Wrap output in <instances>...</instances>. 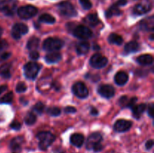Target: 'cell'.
Listing matches in <instances>:
<instances>
[{"mask_svg": "<svg viewBox=\"0 0 154 153\" xmlns=\"http://www.w3.org/2000/svg\"><path fill=\"white\" fill-rule=\"evenodd\" d=\"M102 136L100 133L96 132L90 135L87 141V148L89 150H93L96 152H100L103 149V146L101 144Z\"/></svg>", "mask_w": 154, "mask_h": 153, "instance_id": "obj_1", "label": "cell"}, {"mask_svg": "<svg viewBox=\"0 0 154 153\" xmlns=\"http://www.w3.org/2000/svg\"><path fill=\"white\" fill-rule=\"evenodd\" d=\"M37 138L39 140V148L42 150H46L54 142L56 136L49 131H42L38 134Z\"/></svg>", "mask_w": 154, "mask_h": 153, "instance_id": "obj_2", "label": "cell"}, {"mask_svg": "<svg viewBox=\"0 0 154 153\" xmlns=\"http://www.w3.org/2000/svg\"><path fill=\"white\" fill-rule=\"evenodd\" d=\"M64 45L63 40L57 38H48L44 41L43 49L48 52H55L61 49Z\"/></svg>", "mask_w": 154, "mask_h": 153, "instance_id": "obj_3", "label": "cell"}, {"mask_svg": "<svg viewBox=\"0 0 154 153\" xmlns=\"http://www.w3.org/2000/svg\"><path fill=\"white\" fill-rule=\"evenodd\" d=\"M17 8V0H0V11L6 16H13Z\"/></svg>", "mask_w": 154, "mask_h": 153, "instance_id": "obj_4", "label": "cell"}, {"mask_svg": "<svg viewBox=\"0 0 154 153\" xmlns=\"http://www.w3.org/2000/svg\"><path fill=\"white\" fill-rule=\"evenodd\" d=\"M60 14L66 17H73L77 15V11L73 4L69 2H62L57 6Z\"/></svg>", "mask_w": 154, "mask_h": 153, "instance_id": "obj_5", "label": "cell"}, {"mask_svg": "<svg viewBox=\"0 0 154 153\" xmlns=\"http://www.w3.org/2000/svg\"><path fill=\"white\" fill-rule=\"evenodd\" d=\"M24 74L29 80H35L40 70V66L36 62H28L24 65Z\"/></svg>", "mask_w": 154, "mask_h": 153, "instance_id": "obj_6", "label": "cell"}, {"mask_svg": "<svg viewBox=\"0 0 154 153\" xmlns=\"http://www.w3.org/2000/svg\"><path fill=\"white\" fill-rule=\"evenodd\" d=\"M38 13V9L33 5H26L19 8L17 10V14L21 19L28 20L35 16Z\"/></svg>", "mask_w": 154, "mask_h": 153, "instance_id": "obj_7", "label": "cell"}, {"mask_svg": "<svg viewBox=\"0 0 154 153\" xmlns=\"http://www.w3.org/2000/svg\"><path fill=\"white\" fill-rule=\"evenodd\" d=\"M73 34L81 40H87L93 37V32L85 26L79 25L74 28Z\"/></svg>", "mask_w": 154, "mask_h": 153, "instance_id": "obj_8", "label": "cell"}, {"mask_svg": "<svg viewBox=\"0 0 154 153\" xmlns=\"http://www.w3.org/2000/svg\"><path fill=\"white\" fill-rule=\"evenodd\" d=\"M90 65L96 69H100L106 66L108 64V58L100 53H96L91 57L90 60Z\"/></svg>", "mask_w": 154, "mask_h": 153, "instance_id": "obj_9", "label": "cell"}, {"mask_svg": "<svg viewBox=\"0 0 154 153\" xmlns=\"http://www.w3.org/2000/svg\"><path fill=\"white\" fill-rule=\"evenodd\" d=\"M72 92L79 98H86L89 94V90L84 82H76L72 86Z\"/></svg>", "mask_w": 154, "mask_h": 153, "instance_id": "obj_10", "label": "cell"}, {"mask_svg": "<svg viewBox=\"0 0 154 153\" xmlns=\"http://www.w3.org/2000/svg\"><path fill=\"white\" fill-rule=\"evenodd\" d=\"M29 31L28 26L26 24L22 22H18L14 25L11 29V35L16 40H18L21 38V36L26 34Z\"/></svg>", "mask_w": 154, "mask_h": 153, "instance_id": "obj_11", "label": "cell"}, {"mask_svg": "<svg viewBox=\"0 0 154 153\" xmlns=\"http://www.w3.org/2000/svg\"><path fill=\"white\" fill-rule=\"evenodd\" d=\"M98 93L102 97L105 98H111L114 95L115 90L112 86L105 84V85H101L98 88Z\"/></svg>", "mask_w": 154, "mask_h": 153, "instance_id": "obj_12", "label": "cell"}, {"mask_svg": "<svg viewBox=\"0 0 154 153\" xmlns=\"http://www.w3.org/2000/svg\"><path fill=\"white\" fill-rule=\"evenodd\" d=\"M151 8V3L150 2H144L143 3H139L134 7L133 13L135 15H143L150 11Z\"/></svg>", "mask_w": 154, "mask_h": 153, "instance_id": "obj_13", "label": "cell"}, {"mask_svg": "<svg viewBox=\"0 0 154 153\" xmlns=\"http://www.w3.org/2000/svg\"><path fill=\"white\" fill-rule=\"evenodd\" d=\"M132 122L127 121L124 119H120L115 122L114 125V128L117 132H125L127 131L132 127Z\"/></svg>", "mask_w": 154, "mask_h": 153, "instance_id": "obj_14", "label": "cell"}, {"mask_svg": "<svg viewBox=\"0 0 154 153\" xmlns=\"http://www.w3.org/2000/svg\"><path fill=\"white\" fill-rule=\"evenodd\" d=\"M141 29L145 31H153L154 28V19L153 16H151L148 18L143 20L140 22Z\"/></svg>", "mask_w": 154, "mask_h": 153, "instance_id": "obj_15", "label": "cell"}, {"mask_svg": "<svg viewBox=\"0 0 154 153\" xmlns=\"http://www.w3.org/2000/svg\"><path fill=\"white\" fill-rule=\"evenodd\" d=\"M129 80V76L124 71H119L114 76V81L118 86H124Z\"/></svg>", "mask_w": 154, "mask_h": 153, "instance_id": "obj_16", "label": "cell"}, {"mask_svg": "<svg viewBox=\"0 0 154 153\" xmlns=\"http://www.w3.org/2000/svg\"><path fill=\"white\" fill-rule=\"evenodd\" d=\"M45 58L46 62H48V64H54V63H57L61 60L62 56L58 52H50L49 53L45 56Z\"/></svg>", "mask_w": 154, "mask_h": 153, "instance_id": "obj_17", "label": "cell"}, {"mask_svg": "<svg viewBox=\"0 0 154 153\" xmlns=\"http://www.w3.org/2000/svg\"><path fill=\"white\" fill-rule=\"evenodd\" d=\"M84 136L81 134H74L70 137V142L75 146L81 147L84 144Z\"/></svg>", "mask_w": 154, "mask_h": 153, "instance_id": "obj_18", "label": "cell"}, {"mask_svg": "<svg viewBox=\"0 0 154 153\" xmlns=\"http://www.w3.org/2000/svg\"><path fill=\"white\" fill-rule=\"evenodd\" d=\"M153 58L151 55L150 54H144V55H141L137 58V62L141 65H150L153 63Z\"/></svg>", "mask_w": 154, "mask_h": 153, "instance_id": "obj_19", "label": "cell"}, {"mask_svg": "<svg viewBox=\"0 0 154 153\" xmlns=\"http://www.w3.org/2000/svg\"><path fill=\"white\" fill-rule=\"evenodd\" d=\"M90 50V44L87 41H81L77 44L76 51L78 55H85Z\"/></svg>", "mask_w": 154, "mask_h": 153, "instance_id": "obj_20", "label": "cell"}, {"mask_svg": "<svg viewBox=\"0 0 154 153\" xmlns=\"http://www.w3.org/2000/svg\"><path fill=\"white\" fill-rule=\"evenodd\" d=\"M23 142V138L22 136L14 137L11 141L10 148L14 151H19V150H20Z\"/></svg>", "mask_w": 154, "mask_h": 153, "instance_id": "obj_21", "label": "cell"}, {"mask_svg": "<svg viewBox=\"0 0 154 153\" xmlns=\"http://www.w3.org/2000/svg\"><path fill=\"white\" fill-rule=\"evenodd\" d=\"M140 45L137 41H130L126 44L124 47V51L126 53H132L139 50Z\"/></svg>", "mask_w": 154, "mask_h": 153, "instance_id": "obj_22", "label": "cell"}, {"mask_svg": "<svg viewBox=\"0 0 154 153\" xmlns=\"http://www.w3.org/2000/svg\"><path fill=\"white\" fill-rule=\"evenodd\" d=\"M84 20L86 23L91 26H97L100 22L99 17H98L96 14H88L84 18Z\"/></svg>", "mask_w": 154, "mask_h": 153, "instance_id": "obj_23", "label": "cell"}, {"mask_svg": "<svg viewBox=\"0 0 154 153\" xmlns=\"http://www.w3.org/2000/svg\"><path fill=\"white\" fill-rule=\"evenodd\" d=\"M146 106H147V105H146L145 104H141L138 105L135 104V106L132 108L134 116H135V118H140L141 114H143V112H144V110H146Z\"/></svg>", "mask_w": 154, "mask_h": 153, "instance_id": "obj_24", "label": "cell"}, {"mask_svg": "<svg viewBox=\"0 0 154 153\" xmlns=\"http://www.w3.org/2000/svg\"><path fill=\"white\" fill-rule=\"evenodd\" d=\"M39 42H40V40H39V38H30L29 39L28 42H27L26 48L31 51L35 50L38 49V47Z\"/></svg>", "mask_w": 154, "mask_h": 153, "instance_id": "obj_25", "label": "cell"}, {"mask_svg": "<svg viewBox=\"0 0 154 153\" xmlns=\"http://www.w3.org/2000/svg\"><path fill=\"white\" fill-rule=\"evenodd\" d=\"M108 41L110 44H113L116 45H121L123 42V38L119 34H115V33H111L108 38Z\"/></svg>", "mask_w": 154, "mask_h": 153, "instance_id": "obj_26", "label": "cell"}, {"mask_svg": "<svg viewBox=\"0 0 154 153\" xmlns=\"http://www.w3.org/2000/svg\"><path fill=\"white\" fill-rule=\"evenodd\" d=\"M120 14H121V11L119 9V7L114 4L107 10L106 13H105V16L110 18L113 16H119Z\"/></svg>", "mask_w": 154, "mask_h": 153, "instance_id": "obj_27", "label": "cell"}, {"mask_svg": "<svg viewBox=\"0 0 154 153\" xmlns=\"http://www.w3.org/2000/svg\"><path fill=\"white\" fill-rule=\"evenodd\" d=\"M11 65L9 64H5L0 66V76L4 78L11 77Z\"/></svg>", "mask_w": 154, "mask_h": 153, "instance_id": "obj_28", "label": "cell"}, {"mask_svg": "<svg viewBox=\"0 0 154 153\" xmlns=\"http://www.w3.org/2000/svg\"><path fill=\"white\" fill-rule=\"evenodd\" d=\"M38 21L41 22H45V23L53 24L55 22L56 20L52 15L49 14H43L39 16Z\"/></svg>", "mask_w": 154, "mask_h": 153, "instance_id": "obj_29", "label": "cell"}, {"mask_svg": "<svg viewBox=\"0 0 154 153\" xmlns=\"http://www.w3.org/2000/svg\"><path fill=\"white\" fill-rule=\"evenodd\" d=\"M14 94L12 92L7 93L0 98V104H11L13 100Z\"/></svg>", "mask_w": 154, "mask_h": 153, "instance_id": "obj_30", "label": "cell"}, {"mask_svg": "<svg viewBox=\"0 0 154 153\" xmlns=\"http://www.w3.org/2000/svg\"><path fill=\"white\" fill-rule=\"evenodd\" d=\"M36 122V116L33 112H29L25 117V123L28 125H32Z\"/></svg>", "mask_w": 154, "mask_h": 153, "instance_id": "obj_31", "label": "cell"}, {"mask_svg": "<svg viewBox=\"0 0 154 153\" xmlns=\"http://www.w3.org/2000/svg\"><path fill=\"white\" fill-rule=\"evenodd\" d=\"M48 113L52 116H58L61 113V110L57 106H53L48 109Z\"/></svg>", "mask_w": 154, "mask_h": 153, "instance_id": "obj_32", "label": "cell"}, {"mask_svg": "<svg viewBox=\"0 0 154 153\" xmlns=\"http://www.w3.org/2000/svg\"><path fill=\"white\" fill-rule=\"evenodd\" d=\"M26 84L23 82H18L17 85L16 86V92L18 93L24 92L25 91H26Z\"/></svg>", "mask_w": 154, "mask_h": 153, "instance_id": "obj_33", "label": "cell"}, {"mask_svg": "<svg viewBox=\"0 0 154 153\" xmlns=\"http://www.w3.org/2000/svg\"><path fill=\"white\" fill-rule=\"evenodd\" d=\"M33 110H34L35 112H37L38 113H42L45 110V104L42 102H38L33 107Z\"/></svg>", "mask_w": 154, "mask_h": 153, "instance_id": "obj_34", "label": "cell"}, {"mask_svg": "<svg viewBox=\"0 0 154 153\" xmlns=\"http://www.w3.org/2000/svg\"><path fill=\"white\" fill-rule=\"evenodd\" d=\"M81 6L85 10H89L92 8V2L90 0H79Z\"/></svg>", "mask_w": 154, "mask_h": 153, "instance_id": "obj_35", "label": "cell"}, {"mask_svg": "<svg viewBox=\"0 0 154 153\" xmlns=\"http://www.w3.org/2000/svg\"><path fill=\"white\" fill-rule=\"evenodd\" d=\"M129 100V98H128V97H126V96H123V97L120 98V100H119V104H120V106H123V107H127Z\"/></svg>", "mask_w": 154, "mask_h": 153, "instance_id": "obj_36", "label": "cell"}, {"mask_svg": "<svg viewBox=\"0 0 154 153\" xmlns=\"http://www.w3.org/2000/svg\"><path fill=\"white\" fill-rule=\"evenodd\" d=\"M10 126L12 129L17 130H20V129L21 124H20V122H19L18 121H16V120H15V121L12 122L11 123Z\"/></svg>", "mask_w": 154, "mask_h": 153, "instance_id": "obj_37", "label": "cell"}, {"mask_svg": "<svg viewBox=\"0 0 154 153\" xmlns=\"http://www.w3.org/2000/svg\"><path fill=\"white\" fill-rule=\"evenodd\" d=\"M137 100H138V98L135 97L132 98H129V103H128V105H127V107H130V108L133 107V106L136 104Z\"/></svg>", "mask_w": 154, "mask_h": 153, "instance_id": "obj_38", "label": "cell"}, {"mask_svg": "<svg viewBox=\"0 0 154 153\" xmlns=\"http://www.w3.org/2000/svg\"><path fill=\"white\" fill-rule=\"evenodd\" d=\"M8 44L5 40H0V52L5 50L6 48H8Z\"/></svg>", "mask_w": 154, "mask_h": 153, "instance_id": "obj_39", "label": "cell"}, {"mask_svg": "<svg viewBox=\"0 0 154 153\" xmlns=\"http://www.w3.org/2000/svg\"><path fill=\"white\" fill-rule=\"evenodd\" d=\"M29 58L32 60H37L39 58V54L37 51H31L29 53Z\"/></svg>", "mask_w": 154, "mask_h": 153, "instance_id": "obj_40", "label": "cell"}, {"mask_svg": "<svg viewBox=\"0 0 154 153\" xmlns=\"http://www.w3.org/2000/svg\"><path fill=\"white\" fill-rule=\"evenodd\" d=\"M64 111L66 112V113H74V112H76L77 110H76V108H75L74 106H68L65 108Z\"/></svg>", "mask_w": 154, "mask_h": 153, "instance_id": "obj_41", "label": "cell"}, {"mask_svg": "<svg viewBox=\"0 0 154 153\" xmlns=\"http://www.w3.org/2000/svg\"><path fill=\"white\" fill-rule=\"evenodd\" d=\"M148 115L150 118H153V114H154V106L153 104H150V106H148Z\"/></svg>", "mask_w": 154, "mask_h": 153, "instance_id": "obj_42", "label": "cell"}, {"mask_svg": "<svg viewBox=\"0 0 154 153\" xmlns=\"http://www.w3.org/2000/svg\"><path fill=\"white\" fill-rule=\"evenodd\" d=\"M11 52H3V53L1 55V56H0V61H4V60L8 59V58L11 56Z\"/></svg>", "mask_w": 154, "mask_h": 153, "instance_id": "obj_43", "label": "cell"}, {"mask_svg": "<svg viewBox=\"0 0 154 153\" xmlns=\"http://www.w3.org/2000/svg\"><path fill=\"white\" fill-rule=\"evenodd\" d=\"M153 146V140H150L147 141V142H146L145 144V147L147 149H150V148H152V147Z\"/></svg>", "mask_w": 154, "mask_h": 153, "instance_id": "obj_44", "label": "cell"}, {"mask_svg": "<svg viewBox=\"0 0 154 153\" xmlns=\"http://www.w3.org/2000/svg\"><path fill=\"white\" fill-rule=\"evenodd\" d=\"M126 4H127V0H118V1L115 3L116 5L118 6V7L126 5Z\"/></svg>", "mask_w": 154, "mask_h": 153, "instance_id": "obj_45", "label": "cell"}, {"mask_svg": "<svg viewBox=\"0 0 154 153\" xmlns=\"http://www.w3.org/2000/svg\"><path fill=\"white\" fill-rule=\"evenodd\" d=\"M7 88H8V86L6 85L0 86V94H2V93L4 92H5Z\"/></svg>", "mask_w": 154, "mask_h": 153, "instance_id": "obj_46", "label": "cell"}, {"mask_svg": "<svg viewBox=\"0 0 154 153\" xmlns=\"http://www.w3.org/2000/svg\"><path fill=\"white\" fill-rule=\"evenodd\" d=\"M90 113L93 116H97L99 114V112H98V110L95 107H92L91 110H90Z\"/></svg>", "mask_w": 154, "mask_h": 153, "instance_id": "obj_47", "label": "cell"}, {"mask_svg": "<svg viewBox=\"0 0 154 153\" xmlns=\"http://www.w3.org/2000/svg\"><path fill=\"white\" fill-rule=\"evenodd\" d=\"M2 33H3V30H2V28L1 27H0V37H1V36H2Z\"/></svg>", "mask_w": 154, "mask_h": 153, "instance_id": "obj_48", "label": "cell"}, {"mask_svg": "<svg viewBox=\"0 0 154 153\" xmlns=\"http://www.w3.org/2000/svg\"><path fill=\"white\" fill-rule=\"evenodd\" d=\"M150 39H151V40H153V34L150 35Z\"/></svg>", "mask_w": 154, "mask_h": 153, "instance_id": "obj_49", "label": "cell"}]
</instances>
